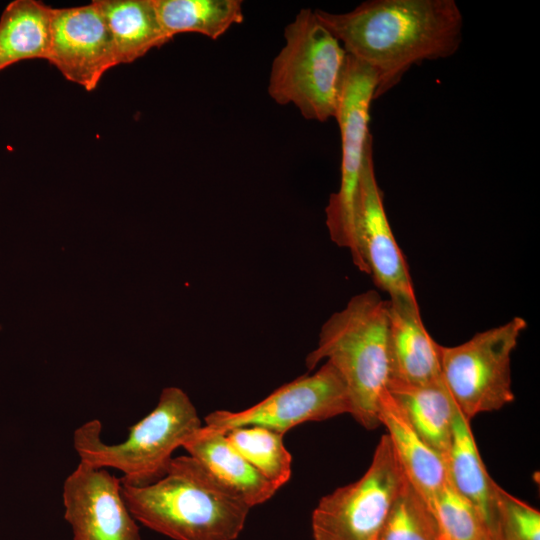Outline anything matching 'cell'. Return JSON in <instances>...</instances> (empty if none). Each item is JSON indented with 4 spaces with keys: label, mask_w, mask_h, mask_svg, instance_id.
I'll list each match as a JSON object with an SVG mask.
<instances>
[{
    "label": "cell",
    "mask_w": 540,
    "mask_h": 540,
    "mask_svg": "<svg viewBox=\"0 0 540 540\" xmlns=\"http://www.w3.org/2000/svg\"><path fill=\"white\" fill-rule=\"evenodd\" d=\"M375 540H441L431 508L408 480Z\"/></svg>",
    "instance_id": "obj_22"
},
{
    "label": "cell",
    "mask_w": 540,
    "mask_h": 540,
    "mask_svg": "<svg viewBox=\"0 0 540 540\" xmlns=\"http://www.w3.org/2000/svg\"><path fill=\"white\" fill-rule=\"evenodd\" d=\"M357 258L354 265L370 275L389 298L417 300L409 269L394 237L378 185L373 139L365 154L356 208Z\"/></svg>",
    "instance_id": "obj_10"
},
{
    "label": "cell",
    "mask_w": 540,
    "mask_h": 540,
    "mask_svg": "<svg viewBox=\"0 0 540 540\" xmlns=\"http://www.w3.org/2000/svg\"><path fill=\"white\" fill-rule=\"evenodd\" d=\"M154 4L169 40L186 32L216 40L244 19L240 0H154Z\"/></svg>",
    "instance_id": "obj_20"
},
{
    "label": "cell",
    "mask_w": 540,
    "mask_h": 540,
    "mask_svg": "<svg viewBox=\"0 0 540 540\" xmlns=\"http://www.w3.org/2000/svg\"><path fill=\"white\" fill-rule=\"evenodd\" d=\"M526 328V320L516 316L459 345H440L442 379L467 420L514 400L511 355Z\"/></svg>",
    "instance_id": "obj_6"
},
{
    "label": "cell",
    "mask_w": 540,
    "mask_h": 540,
    "mask_svg": "<svg viewBox=\"0 0 540 540\" xmlns=\"http://www.w3.org/2000/svg\"><path fill=\"white\" fill-rule=\"evenodd\" d=\"M431 510L441 540H492L478 511L449 482L433 500Z\"/></svg>",
    "instance_id": "obj_23"
},
{
    "label": "cell",
    "mask_w": 540,
    "mask_h": 540,
    "mask_svg": "<svg viewBox=\"0 0 540 540\" xmlns=\"http://www.w3.org/2000/svg\"><path fill=\"white\" fill-rule=\"evenodd\" d=\"M228 442L277 489L291 477L292 457L283 434L260 426H244L225 433Z\"/></svg>",
    "instance_id": "obj_21"
},
{
    "label": "cell",
    "mask_w": 540,
    "mask_h": 540,
    "mask_svg": "<svg viewBox=\"0 0 540 540\" xmlns=\"http://www.w3.org/2000/svg\"><path fill=\"white\" fill-rule=\"evenodd\" d=\"M495 540H540V512L499 485Z\"/></svg>",
    "instance_id": "obj_24"
},
{
    "label": "cell",
    "mask_w": 540,
    "mask_h": 540,
    "mask_svg": "<svg viewBox=\"0 0 540 540\" xmlns=\"http://www.w3.org/2000/svg\"><path fill=\"white\" fill-rule=\"evenodd\" d=\"M448 482L471 503L495 540L498 484L488 474L467 420L457 408L452 443L446 458Z\"/></svg>",
    "instance_id": "obj_16"
},
{
    "label": "cell",
    "mask_w": 540,
    "mask_h": 540,
    "mask_svg": "<svg viewBox=\"0 0 540 540\" xmlns=\"http://www.w3.org/2000/svg\"><path fill=\"white\" fill-rule=\"evenodd\" d=\"M121 492L136 521L174 540H235L250 510L189 455L173 457L152 483H121Z\"/></svg>",
    "instance_id": "obj_2"
},
{
    "label": "cell",
    "mask_w": 540,
    "mask_h": 540,
    "mask_svg": "<svg viewBox=\"0 0 540 540\" xmlns=\"http://www.w3.org/2000/svg\"><path fill=\"white\" fill-rule=\"evenodd\" d=\"M351 411L345 382L326 361L315 373L284 384L245 410H217L208 414L205 426L224 434L238 427L260 426L284 435L302 423L351 414Z\"/></svg>",
    "instance_id": "obj_9"
},
{
    "label": "cell",
    "mask_w": 540,
    "mask_h": 540,
    "mask_svg": "<svg viewBox=\"0 0 540 540\" xmlns=\"http://www.w3.org/2000/svg\"><path fill=\"white\" fill-rule=\"evenodd\" d=\"M53 8L36 0H15L0 18V71L29 59L47 60Z\"/></svg>",
    "instance_id": "obj_19"
},
{
    "label": "cell",
    "mask_w": 540,
    "mask_h": 540,
    "mask_svg": "<svg viewBox=\"0 0 540 540\" xmlns=\"http://www.w3.org/2000/svg\"><path fill=\"white\" fill-rule=\"evenodd\" d=\"M379 421L388 431L407 480L431 508L433 500L448 482L445 459L416 433L388 390L380 399Z\"/></svg>",
    "instance_id": "obj_15"
},
{
    "label": "cell",
    "mask_w": 540,
    "mask_h": 540,
    "mask_svg": "<svg viewBox=\"0 0 540 540\" xmlns=\"http://www.w3.org/2000/svg\"><path fill=\"white\" fill-rule=\"evenodd\" d=\"M284 46L274 58L268 93L280 105L293 104L307 120L335 118L348 54L320 22L301 9L284 29Z\"/></svg>",
    "instance_id": "obj_5"
},
{
    "label": "cell",
    "mask_w": 540,
    "mask_h": 540,
    "mask_svg": "<svg viewBox=\"0 0 540 540\" xmlns=\"http://www.w3.org/2000/svg\"><path fill=\"white\" fill-rule=\"evenodd\" d=\"M378 78L363 62L348 55L335 119L341 135V178L325 208L331 240L357 258L356 208L365 154L372 136L370 107L376 100Z\"/></svg>",
    "instance_id": "obj_7"
},
{
    "label": "cell",
    "mask_w": 540,
    "mask_h": 540,
    "mask_svg": "<svg viewBox=\"0 0 540 540\" xmlns=\"http://www.w3.org/2000/svg\"><path fill=\"white\" fill-rule=\"evenodd\" d=\"M62 498L73 540H142L120 479L107 469L80 461L64 481Z\"/></svg>",
    "instance_id": "obj_11"
},
{
    "label": "cell",
    "mask_w": 540,
    "mask_h": 540,
    "mask_svg": "<svg viewBox=\"0 0 540 540\" xmlns=\"http://www.w3.org/2000/svg\"><path fill=\"white\" fill-rule=\"evenodd\" d=\"M389 306L375 290L354 295L322 325L316 348L306 357L309 370L326 359L347 387L355 420L368 430L380 426L379 403L387 390Z\"/></svg>",
    "instance_id": "obj_3"
},
{
    "label": "cell",
    "mask_w": 540,
    "mask_h": 540,
    "mask_svg": "<svg viewBox=\"0 0 540 540\" xmlns=\"http://www.w3.org/2000/svg\"><path fill=\"white\" fill-rule=\"evenodd\" d=\"M182 447L250 508L266 502L278 490L234 449L224 433L202 425Z\"/></svg>",
    "instance_id": "obj_14"
},
{
    "label": "cell",
    "mask_w": 540,
    "mask_h": 540,
    "mask_svg": "<svg viewBox=\"0 0 540 540\" xmlns=\"http://www.w3.org/2000/svg\"><path fill=\"white\" fill-rule=\"evenodd\" d=\"M388 306L389 383L420 385L441 378L440 344L427 331L417 300L389 298Z\"/></svg>",
    "instance_id": "obj_13"
},
{
    "label": "cell",
    "mask_w": 540,
    "mask_h": 540,
    "mask_svg": "<svg viewBox=\"0 0 540 540\" xmlns=\"http://www.w3.org/2000/svg\"><path fill=\"white\" fill-rule=\"evenodd\" d=\"M406 481L384 434L364 475L320 499L312 514L314 540H375Z\"/></svg>",
    "instance_id": "obj_8"
},
{
    "label": "cell",
    "mask_w": 540,
    "mask_h": 540,
    "mask_svg": "<svg viewBox=\"0 0 540 540\" xmlns=\"http://www.w3.org/2000/svg\"><path fill=\"white\" fill-rule=\"evenodd\" d=\"M111 33L118 64H127L170 40L154 0H96Z\"/></svg>",
    "instance_id": "obj_18"
},
{
    "label": "cell",
    "mask_w": 540,
    "mask_h": 540,
    "mask_svg": "<svg viewBox=\"0 0 540 540\" xmlns=\"http://www.w3.org/2000/svg\"><path fill=\"white\" fill-rule=\"evenodd\" d=\"M387 390L416 433L446 461L458 407L442 377L420 385L389 383Z\"/></svg>",
    "instance_id": "obj_17"
},
{
    "label": "cell",
    "mask_w": 540,
    "mask_h": 540,
    "mask_svg": "<svg viewBox=\"0 0 540 540\" xmlns=\"http://www.w3.org/2000/svg\"><path fill=\"white\" fill-rule=\"evenodd\" d=\"M202 427L197 410L180 388L162 390L155 408L129 428L127 438L116 444L102 440L97 419L80 425L73 434V446L80 461L97 468L123 473L120 482L143 486L161 478L173 452Z\"/></svg>",
    "instance_id": "obj_4"
},
{
    "label": "cell",
    "mask_w": 540,
    "mask_h": 540,
    "mask_svg": "<svg viewBox=\"0 0 540 540\" xmlns=\"http://www.w3.org/2000/svg\"><path fill=\"white\" fill-rule=\"evenodd\" d=\"M348 55L378 78L376 99L413 66L454 55L464 19L454 0H369L353 10H314Z\"/></svg>",
    "instance_id": "obj_1"
},
{
    "label": "cell",
    "mask_w": 540,
    "mask_h": 540,
    "mask_svg": "<svg viewBox=\"0 0 540 540\" xmlns=\"http://www.w3.org/2000/svg\"><path fill=\"white\" fill-rule=\"evenodd\" d=\"M70 82L93 91L102 76L119 65L114 42L96 2L54 9L47 57Z\"/></svg>",
    "instance_id": "obj_12"
}]
</instances>
